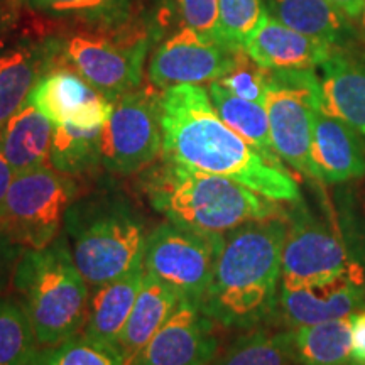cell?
Masks as SVG:
<instances>
[{
	"label": "cell",
	"mask_w": 365,
	"mask_h": 365,
	"mask_svg": "<svg viewBox=\"0 0 365 365\" xmlns=\"http://www.w3.org/2000/svg\"><path fill=\"white\" fill-rule=\"evenodd\" d=\"M163 159L208 175L225 176L279 203L301 202L293 173L242 139L218 115L208 90L178 85L161 91Z\"/></svg>",
	"instance_id": "cell-1"
},
{
	"label": "cell",
	"mask_w": 365,
	"mask_h": 365,
	"mask_svg": "<svg viewBox=\"0 0 365 365\" xmlns=\"http://www.w3.org/2000/svg\"><path fill=\"white\" fill-rule=\"evenodd\" d=\"M287 218L249 222L223 235L202 309L225 328L250 330L277 312Z\"/></svg>",
	"instance_id": "cell-2"
},
{
	"label": "cell",
	"mask_w": 365,
	"mask_h": 365,
	"mask_svg": "<svg viewBox=\"0 0 365 365\" xmlns=\"http://www.w3.org/2000/svg\"><path fill=\"white\" fill-rule=\"evenodd\" d=\"M145 193L153 208L175 225L227 234L249 222L287 218L284 203L255 193L242 182L178 166L163 159L145 178Z\"/></svg>",
	"instance_id": "cell-3"
},
{
	"label": "cell",
	"mask_w": 365,
	"mask_h": 365,
	"mask_svg": "<svg viewBox=\"0 0 365 365\" xmlns=\"http://www.w3.org/2000/svg\"><path fill=\"white\" fill-rule=\"evenodd\" d=\"M41 346L78 335L88 308V282L76 267L65 237L43 249H24L12 276Z\"/></svg>",
	"instance_id": "cell-4"
},
{
	"label": "cell",
	"mask_w": 365,
	"mask_h": 365,
	"mask_svg": "<svg viewBox=\"0 0 365 365\" xmlns=\"http://www.w3.org/2000/svg\"><path fill=\"white\" fill-rule=\"evenodd\" d=\"M65 225L73 261L90 287L117 279L143 264L148 239L144 223L120 200L70 205Z\"/></svg>",
	"instance_id": "cell-5"
},
{
	"label": "cell",
	"mask_w": 365,
	"mask_h": 365,
	"mask_svg": "<svg viewBox=\"0 0 365 365\" xmlns=\"http://www.w3.org/2000/svg\"><path fill=\"white\" fill-rule=\"evenodd\" d=\"M164 24L145 21L122 29L63 33V61L80 73L110 102L139 88L150 46L164 33Z\"/></svg>",
	"instance_id": "cell-6"
},
{
	"label": "cell",
	"mask_w": 365,
	"mask_h": 365,
	"mask_svg": "<svg viewBox=\"0 0 365 365\" xmlns=\"http://www.w3.org/2000/svg\"><path fill=\"white\" fill-rule=\"evenodd\" d=\"M223 235L191 230L171 222L161 223L145 239L144 271L173 291L180 301L202 307Z\"/></svg>",
	"instance_id": "cell-7"
},
{
	"label": "cell",
	"mask_w": 365,
	"mask_h": 365,
	"mask_svg": "<svg viewBox=\"0 0 365 365\" xmlns=\"http://www.w3.org/2000/svg\"><path fill=\"white\" fill-rule=\"evenodd\" d=\"M264 107L277 156L294 171L314 180L312 140L319 112L317 70H269Z\"/></svg>",
	"instance_id": "cell-8"
},
{
	"label": "cell",
	"mask_w": 365,
	"mask_h": 365,
	"mask_svg": "<svg viewBox=\"0 0 365 365\" xmlns=\"http://www.w3.org/2000/svg\"><path fill=\"white\" fill-rule=\"evenodd\" d=\"M75 193L76 186L71 178L53 166L16 175L0 218V228L21 247H48L58 239L59 227Z\"/></svg>",
	"instance_id": "cell-9"
},
{
	"label": "cell",
	"mask_w": 365,
	"mask_h": 365,
	"mask_svg": "<svg viewBox=\"0 0 365 365\" xmlns=\"http://www.w3.org/2000/svg\"><path fill=\"white\" fill-rule=\"evenodd\" d=\"M365 272L335 227L314 217L303 202L293 203L281 254V286L299 287Z\"/></svg>",
	"instance_id": "cell-10"
},
{
	"label": "cell",
	"mask_w": 365,
	"mask_h": 365,
	"mask_svg": "<svg viewBox=\"0 0 365 365\" xmlns=\"http://www.w3.org/2000/svg\"><path fill=\"white\" fill-rule=\"evenodd\" d=\"M161 91L150 85L122 95L102 129V166L118 175H134L163 153Z\"/></svg>",
	"instance_id": "cell-11"
},
{
	"label": "cell",
	"mask_w": 365,
	"mask_h": 365,
	"mask_svg": "<svg viewBox=\"0 0 365 365\" xmlns=\"http://www.w3.org/2000/svg\"><path fill=\"white\" fill-rule=\"evenodd\" d=\"M61 59V31L17 9L14 38L0 43V130L26 103L41 76Z\"/></svg>",
	"instance_id": "cell-12"
},
{
	"label": "cell",
	"mask_w": 365,
	"mask_h": 365,
	"mask_svg": "<svg viewBox=\"0 0 365 365\" xmlns=\"http://www.w3.org/2000/svg\"><path fill=\"white\" fill-rule=\"evenodd\" d=\"M237 49L181 26L166 39L159 41L153 51L148 70L149 81L159 90L212 83L230 70Z\"/></svg>",
	"instance_id": "cell-13"
},
{
	"label": "cell",
	"mask_w": 365,
	"mask_h": 365,
	"mask_svg": "<svg viewBox=\"0 0 365 365\" xmlns=\"http://www.w3.org/2000/svg\"><path fill=\"white\" fill-rule=\"evenodd\" d=\"M26 102L44 113L54 127H103L113 110V102L98 93L63 59L41 76Z\"/></svg>",
	"instance_id": "cell-14"
},
{
	"label": "cell",
	"mask_w": 365,
	"mask_h": 365,
	"mask_svg": "<svg viewBox=\"0 0 365 365\" xmlns=\"http://www.w3.org/2000/svg\"><path fill=\"white\" fill-rule=\"evenodd\" d=\"M213 327L200 304L180 301L134 365H208L218 350Z\"/></svg>",
	"instance_id": "cell-15"
},
{
	"label": "cell",
	"mask_w": 365,
	"mask_h": 365,
	"mask_svg": "<svg viewBox=\"0 0 365 365\" xmlns=\"http://www.w3.org/2000/svg\"><path fill=\"white\" fill-rule=\"evenodd\" d=\"M12 4L61 33L122 29L145 21L163 22L161 14L150 12L145 0H12Z\"/></svg>",
	"instance_id": "cell-16"
},
{
	"label": "cell",
	"mask_w": 365,
	"mask_h": 365,
	"mask_svg": "<svg viewBox=\"0 0 365 365\" xmlns=\"http://www.w3.org/2000/svg\"><path fill=\"white\" fill-rule=\"evenodd\" d=\"M365 308V272L299 287L279 286L277 309L287 328L345 318Z\"/></svg>",
	"instance_id": "cell-17"
},
{
	"label": "cell",
	"mask_w": 365,
	"mask_h": 365,
	"mask_svg": "<svg viewBox=\"0 0 365 365\" xmlns=\"http://www.w3.org/2000/svg\"><path fill=\"white\" fill-rule=\"evenodd\" d=\"M318 70L319 112L340 118L365 137V43L336 46Z\"/></svg>",
	"instance_id": "cell-18"
},
{
	"label": "cell",
	"mask_w": 365,
	"mask_h": 365,
	"mask_svg": "<svg viewBox=\"0 0 365 365\" xmlns=\"http://www.w3.org/2000/svg\"><path fill=\"white\" fill-rule=\"evenodd\" d=\"M314 180L327 185L362 180L365 176V139L355 127L318 112L312 140Z\"/></svg>",
	"instance_id": "cell-19"
},
{
	"label": "cell",
	"mask_w": 365,
	"mask_h": 365,
	"mask_svg": "<svg viewBox=\"0 0 365 365\" xmlns=\"http://www.w3.org/2000/svg\"><path fill=\"white\" fill-rule=\"evenodd\" d=\"M244 49L266 70L286 71L318 70L330 56L333 48L267 16L250 36Z\"/></svg>",
	"instance_id": "cell-20"
},
{
	"label": "cell",
	"mask_w": 365,
	"mask_h": 365,
	"mask_svg": "<svg viewBox=\"0 0 365 365\" xmlns=\"http://www.w3.org/2000/svg\"><path fill=\"white\" fill-rule=\"evenodd\" d=\"M144 276L143 262L124 276L93 287L83 325V335L86 339L113 346L117 350V341L134 308Z\"/></svg>",
	"instance_id": "cell-21"
},
{
	"label": "cell",
	"mask_w": 365,
	"mask_h": 365,
	"mask_svg": "<svg viewBox=\"0 0 365 365\" xmlns=\"http://www.w3.org/2000/svg\"><path fill=\"white\" fill-rule=\"evenodd\" d=\"M267 11L291 29L331 48L360 39L355 22L330 0H267Z\"/></svg>",
	"instance_id": "cell-22"
},
{
	"label": "cell",
	"mask_w": 365,
	"mask_h": 365,
	"mask_svg": "<svg viewBox=\"0 0 365 365\" xmlns=\"http://www.w3.org/2000/svg\"><path fill=\"white\" fill-rule=\"evenodd\" d=\"M54 125L34 105L24 103L0 130V150L16 175L48 166Z\"/></svg>",
	"instance_id": "cell-23"
},
{
	"label": "cell",
	"mask_w": 365,
	"mask_h": 365,
	"mask_svg": "<svg viewBox=\"0 0 365 365\" xmlns=\"http://www.w3.org/2000/svg\"><path fill=\"white\" fill-rule=\"evenodd\" d=\"M180 298L145 272L135 304L117 341V352L124 365H134L150 339L175 312Z\"/></svg>",
	"instance_id": "cell-24"
},
{
	"label": "cell",
	"mask_w": 365,
	"mask_h": 365,
	"mask_svg": "<svg viewBox=\"0 0 365 365\" xmlns=\"http://www.w3.org/2000/svg\"><path fill=\"white\" fill-rule=\"evenodd\" d=\"M294 364L354 365L352 314L293 330Z\"/></svg>",
	"instance_id": "cell-25"
},
{
	"label": "cell",
	"mask_w": 365,
	"mask_h": 365,
	"mask_svg": "<svg viewBox=\"0 0 365 365\" xmlns=\"http://www.w3.org/2000/svg\"><path fill=\"white\" fill-rule=\"evenodd\" d=\"M208 95L213 107L225 124L235 130L242 139L252 144L259 153H262L269 161L282 166V159L277 156L272 145L271 129L266 107L261 103L249 102L218 85L217 81L208 83Z\"/></svg>",
	"instance_id": "cell-26"
},
{
	"label": "cell",
	"mask_w": 365,
	"mask_h": 365,
	"mask_svg": "<svg viewBox=\"0 0 365 365\" xmlns=\"http://www.w3.org/2000/svg\"><path fill=\"white\" fill-rule=\"evenodd\" d=\"M293 330L250 328L213 365H293Z\"/></svg>",
	"instance_id": "cell-27"
},
{
	"label": "cell",
	"mask_w": 365,
	"mask_h": 365,
	"mask_svg": "<svg viewBox=\"0 0 365 365\" xmlns=\"http://www.w3.org/2000/svg\"><path fill=\"white\" fill-rule=\"evenodd\" d=\"M103 127L80 129L73 125L54 127L49 164L66 176L88 173L102 164L100 137Z\"/></svg>",
	"instance_id": "cell-28"
},
{
	"label": "cell",
	"mask_w": 365,
	"mask_h": 365,
	"mask_svg": "<svg viewBox=\"0 0 365 365\" xmlns=\"http://www.w3.org/2000/svg\"><path fill=\"white\" fill-rule=\"evenodd\" d=\"M39 341L24 304L0 298V365H36Z\"/></svg>",
	"instance_id": "cell-29"
},
{
	"label": "cell",
	"mask_w": 365,
	"mask_h": 365,
	"mask_svg": "<svg viewBox=\"0 0 365 365\" xmlns=\"http://www.w3.org/2000/svg\"><path fill=\"white\" fill-rule=\"evenodd\" d=\"M267 16L262 0H218L217 39L228 48H244Z\"/></svg>",
	"instance_id": "cell-30"
},
{
	"label": "cell",
	"mask_w": 365,
	"mask_h": 365,
	"mask_svg": "<svg viewBox=\"0 0 365 365\" xmlns=\"http://www.w3.org/2000/svg\"><path fill=\"white\" fill-rule=\"evenodd\" d=\"M36 365H124L113 346L97 344L81 335L41 352Z\"/></svg>",
	"instance_id": "cell-31"
},
{
	"label": "cell",
	"mask_w": 365,
	"mask_h": 365,
	"mask_svg": "<svg viewBox=\"0 0 365 365\" xmlns=\"http://www.w3.org/2000/svg\"><path fill=\"white\" fill-rule=\"evenodd\" d=\"M218 85L237 97L264 105L269 83V70L255 63L244 48L235 51L230 70L217 80Z\"/></svg>",
	"instance_id": "cell-32"
},
{
	"label": "cell",
	"mask_w": 365,
	"mask_h": 365,
	"mask_svg": "<svg viewBox=\"0 0 365 365\" xmlns=\"http://www.w3.org/2000/svg\"><path fill=\"white\" fill-rule=\"evenodd\" d=\"M173 9L182 26L191 27L205 38L217 39L218 0H173Z\"/></svg>",
	"instance_id": "cell-33"
},
{
	"label": "cell",
	"mask_w": 365,
	"mask_h": 365,
	"mask_svg": "<svg viewBox=\"0 0 365 365\" xmlns=\"http://www.w3.org/2000/svg\"><path fill=\"white\" fill-rule=\"evenodd\" d=\"M22 250L19 244H16L6 232L0 228V291L4 289V286L11 281L14 276V269L19 261Z\"/></svg>",
	"instance_id": "cell-34"
},
{
	"label": "cell",
	"mask_w": 365,
	"mask_h": 365,
	"mask_svg": "<svg viewBox=\"0 0 365 365\" xmlns=\"http://www.w3.org/2000/svg\"><path fill=\"white\" fill-rule=\"evenodd\" d=\"M352 362L365 365V309L352 314Z\"/></svg>",
	"instance_id": "cell-35"
},
{
	"label": "cell",
	"mask_w": 365,
	"mask_h": 365,
	"mask_svg": "<svg viewBox=\"0 0 365 365\" xmlns=\"http://www.w3.org/2000/svg\"><path fill=\"white\" fill-rule=\"evenodd\" d=\"M14 178H16V173H14L12 166L9 161L4 158L2 150H0V218L4 215V207H6V200L9 195V190H11Z\"/></svg>",
	"instance_id": "cell-36"
},
{
	"label": "cell",
	"mask_w": 365,
	"mask_h": 365,
	"mask_svg": "<svg viewBox=\"0 0 365 365\" xmlns=\"http://www.w3.org/2000/svg\"><path fill=\"white\" fill-rule=\"evenodd\" d=\"M333 6H336L346 17H350L354 22H357L360 12L365 6V0H330Z\"/></svg>",
	"instance_id": "cell-37"
},
{
	"label": "cell",
	"mask_w": 365,
	"mask_h": 365,
	"mask_svg": "<svg viewBox=\"0 0 365 365\" xmlns=\"http://www.w3.org/2000/svg\"><path fill=\"white\" fill-rule=\"evenodd\" d=\"M355 26H357V33H359V38L362 43H365V6L362 9V12H360L357 22H355Z\"/></svg>",
	"instance_id": "cell-38"
},
{
	"label": "cell",
	"mask_w": 365,
	"mask_h": 365,
	"mask_svg": "<svg viewBox=\"0 0 365 365\" xmlns=\"http://www.w3.org/2000/svg\"><path fill=\"white\" fill-rule=\"evenodd\" d=\"M359 208H360V217H362V227L365 232V196L359 202Z\"/></svg>",
	"instance_id": "cell-39"
}]
</instances>
